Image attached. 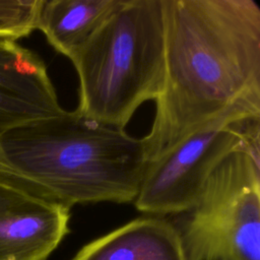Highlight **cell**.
I'll use <instances>...</instances> for the list:
<instances>
[{
	"instance_id": "8992f818",
	"label": "cell",
	"mask_w": 260,
	"mask_h": 260,
	"mask_svg": "<svg viewBox=\"0 0 260 260\" xmlns=\"http://www.w3.org/2000/svg\"><path fill=\"white\" fill-rule=\"evenodd\" d=\"M70 208L0 167V260H46L68 234Z\"/></svg>"
},
{
	"instance_id": "9c48e42d",
	"label": "cell",
	"mask_w": 260,
	"mask_h": 260,
	"mask_svg": "<svg viewBox=\"0 0 260 260\" xmlns=\"http://www.w3.org/2000/svg\"><path fill=\"white\" fill-rule=\"evenodd\" d=\"M121 0H43L37 28L59 53L69 56L118 7Z\"/></svg>"
},
{
	"instance_id": "3957f363",
	"label": "cell",
	"mask_w": 260,
	"mask_h": 260,
	"mask_svg": "<svg viewBox=\"0 0 260 260\" xmlns=\"http://www.w3.org/2000/svg\"><path fill=\"white\" fill-rule=\"evenodd\" d=\"M78 80L76 112L124 129L135 111L156 101L165 79L162 0H121L70 56Z\"/></svg>"
},
{
	"instance_id": "6da1fadb",
	"label": "cell",
	"mask_w": 260,
	"mask_h": 260,
	"mask_svg": "<svg viewBox=\"0 0 260 260\" xmlns=\"http://www.w3.org/2000/svg\"><path fill=\"white\" fill-rule=\"evenodd\" d=\"M165 79L148 162L233 105L260 93V7L254 0H162Z\"/></svg>"
},
{
	"instance_id": "5b68a950",
	"label": "cell",
	"mask_w": 260,
	"mask_h": 260,
	"mask_svg": "<svg viewBox=\"0 0 260 260\" xmlns=\"http://www.w3.org/2000/svg\"><path fill=\"white\" fill-rule=\"evenodd\" d=\"M259 154L235 151L207 178L177 226L186 260H260Z\"/></svg>"
},
{
	"instance_id": "ba28073f",
	"label": "cell",
	"mask_w": 260,
	"mask_h": 260,
	"mask_svg": "<svg viewBox=\"0 0 260 260\" xmlns=\"http://www.w3.org/2000/svg\"><path fill=\"white\" fill-rule=\"evenodd\" d=\"M72 260H186V255L177 225L148 216L86 244Z\"/></svg>"
},
{
	"instance_id": "7a4b0ae2",
	"label": "cell",
	"mask_w": 260,
	"mask_h": 260,
	"mask_svg": "<svg viewBox=\"0 0 260 260\" xmlns=\"http://www.w3.org/2000/svg\"><path fill=\"white\" fill-rule=\"evenodd\" d=\"M148 165L142 138L76 111L0 135V167L69 208L134 202Z\"/></svg>"
},
{
	"instance_id": "30bf717a",
	"label": "cell",
	"mask_w": 260,
	"mask_h": 260,
	"mask_svg": "<svg viewBox=\"0 0 260 260\" xmlns=\"http://www.w3.org/2000/svg\"><path fill=\"white\" fill-rule=\"evenodd\" d=\"M43 0H0V37L17 40L37 28Z\"/></svg>"
},
{
	"instance_id": "52a82bcc",
	"label": "cell",
	"mask_w": 260,
	"mask_h": 260,
	"mask_svg": "<svg viewBox=\"0 0 260 260\" xmlns=\"http://www.w3.org/2000/svg\"><path fill=\"white\" fill-rule=\"evenodd\" d=\"M64 112L43 60L0 37V135Z\"/></svg>"
},
{
	"instance_id": "277c9868",
	"label": "cell",
	"mask_w": 260,
	"mask_h": 260,
	"mask_svg": "<svg viewBox=\"0 0 260 260\" xmlns=\"http://www.w3.org/2000/svg\"><path fill=\"white\" fill-rule=\"evenodd\" d=\"M260 93L239 101L149 162L134 200L156 216L189 211L213 170L238 150H259Z\"/></svg>"
}]
</instances>
